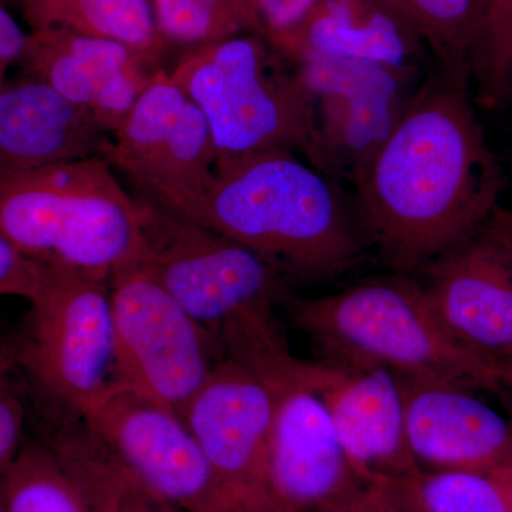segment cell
Masks as SVG:
<instances>
[{
	"mask_svg": "<svg viewBox=\"0 0 512 512\" xmlns=\"http://www.w3.org/2000/svg\"><path fill=\"white\" fill-rule=\"evenodd\" d=\"M353 185L362 235L394 274H419L478 237L500 205L503 170L468 84L427 77Z\"/></svg>",
	"mask_w": 512,
	"mask_h": 512,
	"instance_id": "obj_1",
	"label": "cell"
},
{
	"mask_svg": "<svg viewBox=\"0 0 512 512\" xmlns=\"http://www.w3.org/2000/svg\"><path fill=\"white\" fill-rule=\"evenodd\" d=\"M183 217L251 249L289 279L339 278L365 254L335 180L293 151L218 158L207 190Z\"/></svg>",
	"mask_w": 512,
	"mask_h": 512,
	"instance_id": "obj_2",
	"label": "cell"
},
{
	"mask_svg": "<svg viewBox=\"0 0 512 512\" xmlns=\"http://www.w3.org/2000/svg\"><path fill=\"white\" fill-rule=\"evenodd\" d=\"M288 305L289 322L322 359L497 397L507 389L494 367L450 335L413 275L393 272L332 295L289 299Z\"/></svg>",
	"mask_w": 512,
	"mask_h": 512,
	"instance_id": "obj_3",
	"label": "cell"
},
{
	"mask_svg": "<svg viewBox=\"0 0 512 512\" xmlns=\"http://www.w3.org/2000/svg\"><path fill=\"white\" fill-rule=\"evenodd\" d=\"M106 158L0 177V235L26 254L109 281L136 264L141 207Z\"/></svg>",
	"mask_w": 512,
	"mask_h": 512,
	"instance_id": "obj_4",
	"label": "cell"
},
{
	"mask_svg": "<svg viewBox=\"0 0 512 512\" xmlns=\"http://www.w3.org/2000/svg\"><path fill=\"white\" fill-rule=\"evenodd\" d=\"M170 74L207 119L218 158L268 150L311 158L315 103L295 66L264 37L192 47Z\"/></svg>",
	"mask_w": 512,
	"mask_h": 512,
	"instance_id": "obj_5",
	"label": "cell"
},
{
	"mask_svg": "<svg viewBox=\"0 0 512 512\" xmlns=\"http://www.w3.org/2000/svg\"><path fill=\"white\" fill-rule=\"evenodd\" d=\"M138 264L224 343L245 323L275 316L289 301V278L251 249L138 194ZM224 349V348H222Z\"/></svg>",
	"mask_w": 512,
	"mask_h": 512,
	"instance_id": "obj_6",
	"label": "cell"
},
{
	"mask_svg": "<svg viewBox=\"0 0 512 512\" xmlns=\"http://www.w3.org/2000/svg\"><path fill=\"white\" fill-rule=\"evenodd\" d=\"M6 363L37 399L86 419L119 387L110 282L56 268Z\"/></svg>",
	"mask_w": 512,
	"mask_h": 512,
	"instance_id": "obj_7",
	"label": "cell"
},
{
	"mask_svg": "<svg viewBox=\"0 0 512 512\" xmlns=\"http://www.w3.org/2000/svg\"><path fill=\"white\" fill-rule=\"evenodd\" d=\"M251 367L271 400V451L276 484L295 512H320L355 495L356 473L319 394L293 370L279 323L245 333L228 355Z\"/></svg>",
	"mask_w": 512,
	"mask_h": 512,
	"instance_id": "obj_8",
	"label": "cell"
},
{
	"mask_svg": "<svg viewBox=\"0 0 512 512\" xmlns=\"http://www.w3.org/2000/svg\"><path fill=\"white\" fill-rule=\"evenodd\" d=\"M110 292L119 386L183 416L224 359L221 343L138 262L111 276Z\"/></svg>",
	"mask_w": 512,
	"mask_h": 512,
	"instance_id": "obj_9",
	"label": "cell"
},
{
	"mask_svg": "<svg viewBox=\"0 0 512 512\" xmlns=\"http://www.w3.org/2000/svg\"><path fill=\"white\" fill-rule=\"evenodd\" d=\"M113 138L107 161L175 214H187L211 183L218 153L208 121L161 67Z\"/></svg>",
	"mask_w": 512,
	"mask_h": 512,
	"instance_id": "obj_10",
	"label": "cell"
},
{
	"mask_svg": "<svg viewBox=\"0 0 512 512\" xmlns=\"http://www.w3.org/2000/svg\"><path fill=\"white\" fill-rule=\"evenodd\" d=\"M293 66L315 103L309 163L333 180L353 183L392 136L420 87V74L356 59Z\"/></svg>",
	"mask_w": 512,
	"mask_h": 512,
	"instance_id": "obj_11",
	"label": "cell"
},
{
	"mask_svg": "<svg viewBox=\"0 0 512 512\" xmlns=\"http://www.w3.org/2000/svg\"><path fill=\"white\" fill-rule=\"evenodd\" d=\"M237 512H295L276 484L271 400L258 375L225 356L183 413Z\"/></svg>",
	"mask_w": 512,
	"mask_h": 512,
	"instance_id": "obj_12",
	"label": "cell"
},
{
	"mask_svg": "<svg viewBox=\"0 0 512 512\" xmlns=\"http://www.w3.org/2000/svg\"><path fill=\"white\" fill-rule=\"evenodd\" d=\"M30 400L36 434L0 474V512H113L124 464L84 417Z\"/></svg>",
	"mask_w": 512,
	"mask_h": 512,
	"instance_id": "obj_13",
	"label": "cell"
},
{
	"mask_svg": "<svg viewBox=\"0 0 512 512\" xmlns=\"http://www.w3.org/2000/svg\"><path fill=\"white\" fill-rule=\"evenodd\" d=\"M141 481L187 512H237L184 417L127 387H116L86 417Z\"/></svg>",
	"mask_w": 512,
	"mask_h": 512,
	"instance_id": "obj_14",
	"label": "cell"
},
{
	"mask_svg": "<svg viewBox=\"0 0 512 512\" xmlns=\"http://www.w3.org/2000/svg\"><path fill=\"white\" fill-rule=\"evenodd\" d=\"M292 366L325 403L340 443L363 481H403L420 473L407 443L402 387L394 373L295 355Z\"/></svg>",
	"mask_w": 512,
	"mask_h": 512,
	"instance_id": "obj_15",
	"label": "cell"
},
{
	"mask_svg": "<svg viewBox=\"0 0 512 512\" xmlns=\"http://www.w3.org/2000/svg\"><path fill=\"white\" fill-rule=\"evenodd\" d=\"M450 335L498 377L512 363V265L483 234L419 272Z\"/></svg>",
	"mask_w": 512,
	"mask_h": 512,
	"instance_id": "obj_16",
	"label": "cell"
},
{
	"mask_svg": "<svg viewBox=\"0 0 512 512\" xmlns=\"http://www.w3.org/2000/svg\"><path fill=\"white\" fill-rule=\"evenodd\" d=\"M402 387L407 443L420 468L493 473L512 458V426L478 397L457 384L397 376Z\"/></svg>",
	"mask_w": 512,
	"mask_h": 512,
	"instance_id": "obj_17",
	"label": "cell"
},
{
	"mask_svg": "<svg viewBox=\"0 0 512 512\" xmlns=\"http://www.w3.org/2000/svg\"><path fill=\"white\" fill-rule=\"evenodd\" d=\"M20 64L25 74L89 110L111 134L160 69L124 43L64 29L30 33Z\"/></svg>",
	"mask_w": 512,
	"mask_h": 512,
	"instance_id": "obj_18",
	"label": "cell"
},
{
	"mask_svg": "<svg viewBox=\"0 0 512 512\" xmlns=\"http://www.w3.org/2000/svg\"><path fill=\"white\" fill-rule=\"evenodd\" d=\"M113 134L89 110L28 76L2 80L0 177L92 157H109Z\"/></svg>",
	"mask_w": 512,
	"mask_h": 512,
	"instance_id": "obj_19",
	"label": "cell"
},
{
	"mask_svg": "<svg viewBox=\"0 0 512 512\" xmlns=\"http://www.w3.org/2000/svg\"><path fill=\"white\" fill-rule=\"evenodd\" d=\"M268 43L292 64L356 59L419 74L430 55L386 0H318L299 25Z\"/></svg>",
	"mask_w": 512,
	"mask_h": 512,
	"instance_id": "obj_20",
	"label": "cell"
},
{
	"mask_svg": "<svg viewBox=\"0 0 512 512\" xmlns=\"http://www.w3.org/2000/svg\"><path fill=\"white\" fill-rule=\"evenodd\" d=\"M32 32L64 29L124 43L160 62L167 43L158 29L153 0H16Z\"/></svg>",
	"mask_w": 512,
	"mask_h": 512,
	"instance_id": "obj_21",
	"label": "cell"
},
{
	"mask_svg": "<svg viewBox=\"0 0 512 512\" xmlns=\"http://www.w3.org/2000/svg\"><path fill=\"white\" fill-rule=\"evenodd\" d=\"M426 43L437 73L457 83L471 80L473 0H386Z\"/></svg>",
	"mask_w": 512,
	"mask_h": 512,
	"instance_id": "obj_22",
	"label": "cell"
},
{
	"mask_svg": "<svg viewBox=\"0 0 512 512\" xmlns=\"http://www.w3.org/2000/svg\"><path fill=\"white\" fill-rule=\"evenodd\" d=\"M167 45L200 47L241 35L264 37L251 0H153Z\"/></svg>",
	"mask_w": 512,
	"mask_h": 512,
	"instance_id": "obj_23",
	"label": "cell"
},
{
	"mask_svg": "<svg viewBox=\"0 0 512 512\" xmlns=\"http://www.w3.org/2000/svg\"><path fill=\"white\" fill-rule=\"evenodd\" d=\"M471 80L477 101L494 109L512 93V0H473Z\"/></svg>",
	"mask_w": 512,
	"mask_h": 512,
	"instance_id": "obj_24",
	"label": "cell"
},
{
	"mask_svg": "<svg viewBox=\"0 0 512 512\" xmlns=\"http://www.w3.org/2000/svg\"><path fill=\"white\" fill-rule=\"evenodd\" d=\"M416 512H510L490 476L468 471H423L407 480Z\"/></svg>",
	"mask_w": 512,
	"mask_h": 512,
	"instance_id": "obj_25",
	"label": "cell"
},
{
	"mask_svg": "<svg viewBox=\"0 0 512 512\" xmlns=\"http://www.w3.org/2000/svg\"><path fill=\"white\" fill-rule=\"evenodd\" d=\"M56 268L26 254L0 235V293L26 299L35 305L52 284Z\"/></svg>",
	"mask_w": 512,
	"mask_h": 512,
	"instance_id": "obj_26",
	"label": "cell"
},
{
	"mask_svg": "<svg viewBox=\"0 0 512 512\" xmlns=\"http://www.w3.org/2000/svg\"><path fill=\"white\" fill-rule=\"evenodd\" d=\"M0 383V474L18 458L28 440L26 424L29 421L28 390L12 380L8 369L3 367Z\"/></svg>",
	"mask_w": 512,
	"mask_h": 512,
	"instance_id": "obj_27",
	"label": "cell"
},
{
	"mask_svg": "<svg viewBox=\"0 0 512 512\" xmlns=\"http://www.w3.org/2000/svg\"><path fill=\"white\" fill-rule=\"evenodd\" d=\"M265 29L266 42L284 35L302 22L318 0H251Z\"/></svg>",
	"mask_w": 512,
	"mask_h": 512,
	"instance_id": "obj_28",
	"label": "cell"
},
{
	"mask_svg": "<svg viewBox=\"0 0 512 512\" xmlns=\"http://www.w3.org/2000/svg\"><path fill=\"white\" fill-rule=\"evenodd\" d=\"M126 467V466H124ZM113 512H187L148 488L126 467Z\"/></svg>",
	"mask_w": 512,
	"mask_h": 512,
	"instance_id": "obj_29",
	"label": "cell"
},
{
	"mask_svg": "<svg viewBox=\"0 0 512 512\" xmlns=\"http://www.w3.org/2000/svg\"><path fill=\"white\" fill-rule=\"evenodd\" d=\"M29 35L20 28L5 6L0 8V77L5 80L6 70L20 62L28 46Z\"/></svg>",
	"mask_w": 512,
	"mask_h": 512,
	"instance_id": "obj_30",
	"label": "cell"
},
{
	"mask_svg": "<svg viewBox=\"0 0 512 512\" xmlns=\"http://www.w3.org/2000/svg\"><path fill=\"white\" fill-rule=\"evenodd\" d=\"M373 512H416L407 490V480L372 481Z\"/></svg>",
	"mask_w": 512,
	"mask_h": 512,
	"instance_id": "obj_31",
	"label": "cell"
},
{
	"mask_svg": "<svg viewBox=\"0 0 512 512\" xmlns=\"http://www.w3.org/2000/svg\"><path fill=\"white\" fill-rule=\"evenodd\" d=\"M481 234L490 239L512 265V210L498 205Z\"/></svg>",
	"mask_w": 512,
	"mask_h": 512,
	"instance_id": "obj_32",
	"label": "cell"
},
{
	"mask_svg": "<svg viewBox=\"0 0 512 512\" xmlns=\"http://www.w3.org/2000/svg\"><path fill=\"white\" fill-rule=\"evenodd\" d=\"M320 512H373V487L366 483L349 500Z\"/></svg>",
	"mask_w": 512,
	"mask_h": 512,
	"instance_id": "obj_33",
	"label": "cell"
},
{
	"mask_svg": "<svg viewBox=\"0 0 512 512\" xmlns=\"http://www.w3.org/2000/svg\"><path fill=\"white\" fill-rule=\"evenodd\" d=\"M495 484L500 488L503 493L505 501H507L508 508L512 512V458L504 463L503 466L498 467L493 473L488 474Z\"/></svg>",
	"mask_w": 512,
	"mask_h": 512,
	"instance_id": "obj_34",
	"label": "cell"
},
{
	"mask_svg": "<svg viewBox=\"0 0 512 512\" xmlns=\"http://www.w3.org/2000/svg\"><path fill=\"white\" fill-rule=\"evenodd\" d=\"M500 402L503 403L505 410H507L508 419L511 421L512 426V390L507 389L501 396H498Z\"/></svg>",
	"mask_w": 512,
	"mask_h": 512,
	"instance_id": "obj_35",
	"label": "cell"
},
{
	"mask_svg": "<svg viewBox=\"0 0 512 512\" xmlns=\"http://www.w3.org/2000/svg\"><path fill=\"white\" fill-rule=\"evenodd\" d=\"M500 380L504 387L512 390V363H510L508 366H505L504 369L501 370Z\"/></svg>",
	"mask_w": 512,
	"mask_h": 512,
	"instance_id": "obj_36",
	"label": "cell"
}]
</instances>
